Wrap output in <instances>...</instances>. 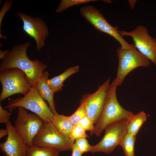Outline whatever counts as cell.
<instances>
[{
	"mask_svg": "<svg viewBox=\"0 0 156 156\" xmlns=\"http://www.w3.org/2000/svg\"><path fill=\"white\" fill-rule=\"evenodd\" d=\"M30 44V42H27L13 47L2 59L0 65V71L19 68L25 74L33 86L36 85L47 66L38 60H31L29 59L27 51Z\"/></svg>",
	"mask_w": 156,
	"mask_h": 156,
	"instance_id": "1",
	"label": "cell"
},
{
	"mask_svg": "<svg viewBox=\"0 0 156 156\" xmlns=\"http://www.w3.org/2000/svg\"><path fill=\"white\" fill-rule=\"evenodd\" d=\"M118 86L114 79L108 90L104 106L99 118L94 125L93 131L90 133L99 136L102 131L109 126L123 120H128L133 115L132 112L122 107L116 96Z\"/></svg>",
	"mask_w": 156,
	"mask_h": 156,
	"instance_id": "2",
	"label": "cell"
},
{
	"mask_svg": "<svg viewBox=\"0 0 156 156\" xmlns=\"http://www.w3.org/2000/svg\"><path fill=\"white\" fill-rule=\"evenodd\" d=\"M18 107L34 113L41 118L44 123L51 122L53 113L39 94L36 85L32 86L23 97L10 101L4 108L12 111Z\"/></svg>",
	"mask_w": 156,
	"mask_h": 156,
	"instance_id": "3",
	"label": "cell"
},
{
	"mask_svg": "<svg viewBox=\"0 0 156 156\" xmlns=\"http://www.w3.org/2000/svg\"><path fill=\"white\" fill-rule=\"evenodd\" d=\"M0 81L2 89L0 102L12 95H25L32 86L24 73L18 68L0 71Z\"/></svg>",
	"mask_w": 156,
	"mask_h": 156,
	"instance_id": "4",
	"label": "cell"
},
{
	"mask_svg": "<svg viewBox=\"0 0 156 156\" xmlns=\"http://www.w3.org/2000/svg\"><path fill=\"white\" fill-rule=\"evenodd\" d=\"M118 58V65L115 80L118 86L121 85L126 77L135 69L140 67H147L150 61L135 47L124 49L120 47L116 50Z\"/></svg>",
	"mask_w": 156,
	"mask_h": 156,
	"instance_id": "5",
	"label": "cell"
},
{
	"mask_svg": "<svg viewBox=\"0 0 156 156\" xmlns=\"http://www.w3.org/2000/svg\"><path fill=\"white\" fill-rule=\"evenodd\" d=\"M74 143L69 137L59 132L52 122L44 123L33 143L35 145L51 148L59 152L72 150Z\"/></svg>",
	"mask_w": 156,
	"mask_h": 156,
	"instance_id": "6",
	"label": "cell"
},
{
	"mask_svg": "<svg viewBox=\"0 0 156 156\" xmlns=\"http://www.w3.org/2000/svg\"><path fill=\"white\" fill-rule=\"evenodd\" d=\"M80 12L87 21L100 31L107 34L113 37L120 44L124 49L131 48L133 44H129L120 34L117 27L111 25L105 19L99 10L92 5L81 7Z\"/></svg>",
	"mask_w": 156,
	"mask_h": 156,
	"instance_id": "7",
	"label": "cell"
},
{
	"mask_svg": "<svg viewBox=\"0 0 156 156\" xmlns=\"http://www.w3.org/2000/svg\"><path fill=\"white\" fill-rule=\"evenodd\" d=\"M18 108L17 117L14 126L27 145L32 144L44 122L36 114L30 113L22 107Z\"/></svg>",
	"mask_w": 156,
	"mask_h": 156,
	"instance_id": "8",
	"label": "cell"
},
{
	"mask_svg": "<svg viewBox=\"0 0 156 156\" xmlns=\"http://www.w3.org/2000/svg\"><path fill=\"white\" fill-rule=\"evenodd\" d=\"M119 31L123 36L131 37L135 48L156 66V39L150 35L146 27L140 25L130 31Z\"/></svg>",
	"mask_w": 156,
	"mask_h": 156,
	"instance_id": "9",
	"label": "cell"
},
{
	"mask_svg": "<svg viewBox=\"0 0 156 156\" xmlns=\"http://www.w3.org/2000/svg\"><path fill=\"white\" fill-rule=\"evenodd\" d=\"M127 120H123L112 124L104 130V135L98 143L92 146L90 152L112 153L127 133Z\"/></svg>",
	"mask_w": 156,
	"mask_h": 156,
	"instance_id": "10",
	"label": "cell"
},
{
	"mask_svg": "<svg viewBox=\"0 0 156 156\" xmlns=\"http://www.w3.org/2000/svg\"><path fill=\"white\" fill-rule=\"evenodd\" d=\"M23 23V28L27 35L34 39L36 43V50L40 51L45 45V41L49 32L45 21L38 17H32L21 12H16Z\"/></svg>",
	"mask_w": 156,
	"mask_h": 156,
	"instance_id": "11",
	"label": "cell"
},
{
	"mask_svg": "<svg viewBox=\"0 0 156 156\" xmlns=\"http://www.w3.org/2000/svg\"><path fill=\"white\" fill-rule=\"evenodd\" d=\"M110 80L109 77L93 93L84 95L80 101V103L85 107L86 116L94 125L97 122L103 110L110 84Z\"/></svg>",
	"mask_w": 156,
	"mask_h": 156,
	"instance_id": "12",
	"label": "cell"
},
{
	"mask_svg": "<svg viewBox=\"0 0 156 156\" xmlns=\"http://www.w3.org/2000/svg\"><path fill=\"white\" fill-rule=\"evenodd\" d=\"M8 134L5 141L0 143L4 156H26L27 144L10 121L6 124Z\"/></svg>",
	"mask_w": 156,
	"mask_h": 156,
	"instance_id": "13",
	"label": "cell"
},
{
	"mask_svg": "<svg viewBox=\"0 0 156 156\" xmlns=\"http://www.w3.org/2000/svg\"><path fill=\"white\" fill-rule=\"evenodd\" d=\"M49 76L48 71L43 72L38 81L36 86L40 95L44 100L47 101L49 107L53 113L56 114L57 113L56 110L53 99L55 92L51 89L48 84Z\"/></svg>",
	"mask_w": 156,
	"mask_h": 156,
	"instance_id": "14",
	"label": "cell"
},
{
	"mask_svg": "<svg viewBox=\"0 0 156 156\" xmlns=\"http://www.w3.org/2000/svg\"><path fill=\"white\" fill-rule=\"evenodd\" d=\"M79 70V67L75 66L70 67L61 74L48 79L47 83L51 89L55 92L61 90L64 81L69 77Z\"/></svg>",
	"mask_w": 156,
	"mask_h": 156,
	"instance_id": "15",
	"label": "cell"
},
{
	"mask_svg": "<svg viewBox=\"0 0 156 156\" xmlns=\"http://www.w3.org/2000/svg\"><path fill=\"white\" fill-rule=\"evenodd\" d=\"M51 122L59 132L69 138L74 126L70 120L69 116H65L58 113L53 114Z\"/></svg>",
	"mask_w": 156,
	"mask_h": 156,
	"instance_id": "16",
	"label": "cell"
},
{
	"mask_svg": "<svg viewBox=\"0 0 156 156\" xmlns=\"http://www.w3.org/2000/svg\"><path fill=\"white\" fill-rule=\"evenodd\" d=\"M147 115L143 111L133 115L128 120L127 133L136 136L140 129L146 120Z\"/></svg>",
	"mask_w": 156,
	"mask_h": 156,
	"instance_id": "17",
	"label": "cell"
},
{
	"mask_svg": "<svg viewBox=\"0 0 156 156\" xmlns=\"http://www.w3.org/2000/svg\"><path fill=\"white\" fill-rule=\"evenodd\" d=\"M59 153L51 148L33 144L27 145L26 147V156H58Z\"/></svg>",
	"mask_w": 156,
	"mask_h": 156,
	"instance_id": "18",
	"label": "cell"
},
{
	"mask_svg": "<svg viewBox=\"0 0 156 156\" xmlns=\"http://www.w3.org/2000/svg\"><path fill=\"white\" fill-rule=\"evenodd\" d=\"M136 138V136L127 133L123 137L119 145L122 149L125 156H135Z\"/></svg>",
	"mask_w": 156,
	"mask_h": 156,
	"instance_id": "19",
	"label": "cell"
},
{
	"mask_svg": "<svg viewBox=\"0 0 156 156\" xmlns=\"http://www.w3.org/2000/svg\"><path fill=\"white\" fill-rule=\"evenodd\" d=\"M97 1V0H62L56 10L55 12L57 13H60L70 7Z\"/></svg>",
	"mask_w": 156,
	"mask_h": 156,
	"instance_id": "20",
	"label": "cell"
},
{
	"mask_svg": "<svg viewBox=\"0 0 156 156\" xmlns=\"http://www.w3.org/2000/svg\"><path fill=\"white\" fill-rule=\"evenodd\" d=\"M86 116V112L84 105L80 103L75 111L69 116L70 120L73 125L77 124L79 121Z\"/></svg>",
	"mask_w": 156,
	"mask_h": 156,
	"instance_id": "21",
	"label": "cell"
},
{
	"mask_svg": "<svg viewBox=\"0 0 156 156\" xmlns=\"http://www.w3.org/2000/svg\"><path fill=\"white\" fill-rule=\"evenodd\" d=\"M89 136L86 131L79 125H74L71 131L69 138L71 140L74 142L76 140L81 138H87Z\"/></svg>",
	"mask_w": 156,
	"mask_h": 156,
	"instance_id": "22",
	"label": "cell"
},
{
	"mask_svg": "<svg viewBox=\"0 0 156 156\" xmlns=\"http://www.w3.org/2000/svg\"><path fill=\"white\" fill-rule=\"evenodd\" d=\"M75 143L83 154L90 152L92 146L89 144L86 138H81L77 139L75 140Z\"/></svg>",
	"mask_w": 156,
	"mask_h": 156,
	"instance_id": "23",
	"label": "cell"
},
{
	"mask_svg": "<svg viewBox=\"0 0 156 156\" xmlns=\"http://www.w3.org/2000/svg\"><path fill=\"white\" fill-rule=\"evenodd\" d=\"M13 1L12 0H7L3 4L0 12V38L5 39V35H3L1 34V25L4 16L9 10L13 5Z\"/></svg>",
	"mask_w": 156,
	"mask_h": 156,
	"instance_id": "24",
	"label": "cell"
},
{
	"mask_svg": "<svg viewBox=\"0 0 156 156\" xmlns=\"http://www.w3.org/2000/svg\"><path fill=\"white\" fill-rule=\"evenodd\" d=\"M86 131H90V133L94 130V125L92 121L87 116L81 120L78 123Z\"/></svg>",
	"mask_w": 156,
	"mask_h": 156,
	"instance_id": "25",
	"label": "cell"
},
{
	"mask_svg": "<svg viewBox=\"0 0 156 156\" xmlns=\"http://www.w3.org/2000/svg\"><path fill=\"white\" fill-rule=\"evenodd\" d=\"M10 112L3 108L1 105H0V123L6 124L10 120L11 115Z\"/></svg>",
	"mask_w": 156,
	"mask_h": 156,
	"instance_id": "26",
	"label": "cell"
},
{
	"mask_svg": "<svg viewBox=\"0 0 156 156\" xmlns=\"http://www.w3.org/2000/svg\"><path fill=\"white\" fill-rule=\"evenodd\" d=\"M72 151V153L70 156H82L83 154L75 143L73 146Z\"/></svg>",
	"mask_w": 156,
	"mask_h": 156,
	"instance_id": "27",
	"label": "cell"
},
{
	"mask_svg": "<svg viewBox=\"0 0 156 156\" xmlns=\"http://www.w3.org/2000/svg\"><path fill=\"white\" fill-rule=\"evenodd\" d=\"M8 131L7 129H0V138L1 139L8 135Z\"/></svg>",
	"mask_w": 156,
	"mask_h": 156,
	"instance_id": "28",
	"label": "cell"
},
{
	"mask_svg": "<svg viewBox=\"0 0 156 156\" xmlns=\"http://www.w3.org/2000/svg\"><path fill=\"white\" fill-rule=\"evenodd\" d=\"M9 51L8 50H6L5 51H2L0 50V59H3L5 56L8 53Z\"/></svg>",
	"mask_w": 156,
	"mask_h": 156,
	"instance_id": "29",
	"label": "cell"
},
{
	"mask_svg": "<svg viewBox=\"0 0 156 156\" xmlns=\"http://www.w3.org/2000/svg\"><path fill=\"white\" fill-rule=\"evenodd\" d=\"M136 1V0H128L129 5L132 9H133L134 8Z\"/></svg>",
	"mask_w": 156,
	"mask_h": 156,
	"instance_id": "30",
	"label": "cell"
}]
</instances>
